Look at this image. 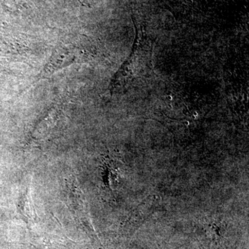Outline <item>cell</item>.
Segmentation results:
<instances>
[{
    "instance_id": "cell-1",
    "label": "cell",
    "mask_w": 249,
    "mask_h": 249,
    "mask_svg": "<svg viewBox=\"0 0 249 249\" xmlns=\"http://www.w3.org/2000/svg\"><path fill=\"white\" fill-rule=\"evenodd\" d=\"M18 209L23 217L27 220L34 219L36 217V211L31 196L30 187L28 186L26 188V191L19 198Z\"/></svg>"
}]
</instances>
